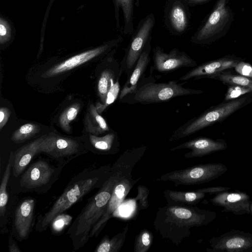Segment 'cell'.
I'll use <instances>...</instances> for the list:
<instances>
[{"mask_svg": "<svg viewBox=\"0 0 252 252\" xmlns=\"http://www.w3.org/2000/svg\"><path fill=\"white\" fill-rule=\"evenodd\" d=\"M131 152V148L126 150L116 160L111 166L108 179L97 193L90 198L71 223L67 233L69 235L74 251L86 244L90 239L91 230L104 214L114 187L121 175Z\"/></svg>", "mask_w": 252, "mask_h": 252, "instance_id": "obj_1", "label": "cell"}, {"mask_svg": "<svg viewBox=\"0 0 252 252\" xmlns=\"http://www.w3.org/2000/svg\"><path fill=\"white\" fill-rule=\"evenodd\" d=\"M216 217L215 212L196 206L167 204L158 209L154 226L162 239L178 246L190 236L192 228L206 226Z\"/></svg>", "mask_w": 252, "mask_h": 252, "instance_id": "obj_2", "label": "cell"}, {"mask_svg": "<svg viewBox=\"0 0 252 252\" xmlns=\"http://www.w3.org/2000/svg\"><path fill=\"white\" fill-rule=\"evenodd\" d=\"M111 170L110 165H105L92 172L83 173L80 177H76L49 211L38 217L36 230L39 232L45 231L57 216L69 209L93 189L100 188L108 179Z\"/></svg>", "mask_w": 252, "mask_h": 252, "instance_id": "obj_3", "label": "cell"}, {"mask_svg": "<svg viewBox=\"0 0 252 252\" xmlns=\"http://www.w3.org/2000/svg\"><path fill=\"white\" fill-rule=\"evenodd\" d=\"M156 77L152 75L143 77L136 89L125 96L120 102L128 104H154L168 101L179 96L198 94L204 92L200 90L183 87V85L187 82L185 81L181 83L175 80L156 83Z\"/></svg>", "mask_w": 252, "mask_h": 252, "instance_id": "obj_4", "label": "cell"}, {"mask_svg": "<svg viewBox=\"0 0 252 252\" xmlns=\"http://www.w3.org/2000/svg\"><path fill=\"white\" fill-rule=\"evenodd\" d=\"M147 148V146L145 145L132 148L130 157L121 175L114 187L111 197L105 211L100 220L91 230L90 238L94 236L96 237L99 234L109 220L113 216L114 213L122 203L130 190L141 179V177L133 179L131 173L134 167L145 154Z\"/></svg>", "mask_w": 252, "mask_h": 252, "instance_id": "obj_5", "label": "cell"}, {"mask_svg": "<svg viewBox=\"0 0 252 252\" xmlns=\"http://www.w3.org/2000/svg\"><path fill=\"white\" fill-rule=\"evenodd\" d=\"M251 101L250 98L242 97L211 107L178 127L173 131L168 141H177L220 122Z\"/></svg>", "mask_w": 252, "mask_h": 252, "instance_id": "obj_6", "label": "cell"}, {"mask_svg": "<svg viewBox=\"0 0 252 252\" xmlns=\"http://www.w3.org/2000/svg\"><path fill=\"white\" fill-rule=\"evenodd\" d=\"M229 0H218L205 21L191 37L195 44H207L223 36L228 31L234 18L228 5Z\"/></svg>", "mask_w": 252, "mask_h": 252, "instance_id": "obj_7", "label": "cell"}, {"mask_svg": "<svg viewBox=\"0 0 252 252\" xmlns=\"http://www.w3.org/2000/svg\"><path fill=\"white\" fill-rule=\"evenodd\" d=\"M227 171V167L221 163L199 164L166 173L156 181L172 182L176 187L196 185L214 180Z\"/></svg>", "mask_w": 252, "mask_h": 252, "instance_id": "obj_8", "label": "cell"}, {"mask_svg": "<svg viewBox=\"0 0 252 252\" xmlns=\"http://www.w3.org/2000/svg\"><path fill=\"white\" fill-rule=\"evenodd\" d=\"M155 24V17L153 13H150L140 20L131 34L125 55L120 62L124 72L127 76L132 72L147 43L152 40Z\"/></svg>", "mask_w": 252, "mask_h": 252, "instance_id": "obj_9", "label": "cell"}, {"mask_svg": "<svg viewBox=\"0 0 252 252\" xmlns=\"http://www.w3.org/2000/svg\"><path fill=\"white\" fill-rule=\"evenodd\" d=\"M39 153H44L54 160L64 165L81 154L80 146L76 140L58 135L41 137Z\"/></svg>", "mask_w": 252, "mask_h": 252, "instance_id": "obj_10", "label": "cell"}, {"mask_svg": "<svg viewBox=\"0 0 252 252\" xmlns=\"http://www.w3.org/2000/svg\"><path fill=\"white\" fill-rule=\"evenodd\" d=\"M153 65L150 68V73L154 71L158 73H167L182 67H194L197 63L187 53L176 48L168 53L159 46L153 50Z\"/></svg>", "mask_w": 252, "mask_h": 252, "instance_id": "obj_11", "label": "cell"}, {"mask_svg": "<svg viewBox=\"0 0 252 252\" xmlns=\"http://www.w3.org/2000/svg\"><path fill=\"white\" fill-rule=\"evenodd\" d=\"M208 252H252V233L231 230L209 241Z\"/></svg>", "mask_w": 252, "mask_h": 252, "instance_id": "obj_12", "label": "cell"}, {"mask_svg": "<svg viewBox=\"0 0 252 252\" xmlns=\"http://www.w3.org/2000/svg\"><path fill=\"white\" fill-rule=\"evenodd\" d=\"M189 5L184 0H167L164 12V24L172 34L180 35L189 24Z\"/></svg>", "mask_w": 252, "mask_h": 252, "instance_id": "obj_13", "label": "cell"}, {"mask_svg": "<svg viewBox=\"0 0 252 252\" xmlns=\"http://www.w3.org/2000/svg\"><path fill=\"white\" fill-rule=\"evenodd\" d=\"M123 40V37L119 36L95 48L75 55L50 68L42 76L44 77H51L72 69L97 56L103 54L113 48L117 47Z\"/></svg>", "mask_w": 252, "mask_h": 252, "instance_id": "obj_14", "label": "cell"}, {"mask_svg": "<svg viewBox=\"0 0 252 252\" xmlns=\"http://www.w3.org/2000/svg\"><path fill=\"white\" fill-rule=\"evenodd\" d=\"M56 169L44 160L33 163L22 174L19 184L21 188L34 190L46 186L55 175Z\"/></svg>", "mask_w": 252, "mask_h": 252, "instance_id": "obj_15", "label": "cell"}, {"mask_svg": "<svg viewBox=\"0 0 252 252\" xmlns=\"http://www.w3.org/2000/svg\"><path fill=\"white\" fill-rule=\"evenodd\" d=\"M227 191L215 193L210 201L215 206L222 207L221 212L223 213L230 212L238 216L250 214L252 201L250 196L245 192L238 190Z\"/></svg>", "mask_w": 252, "mask_h": 252, "instance_id": "obj_16", "label": "cell"}, {"mask_svg": "<svg viewBox=\"0 0 252 252\" xmlns=\"http://www.w3.org/2000/svg\"><path fill=\"white\" fill-rule=\"evenodd\" d=\"M226 142L223 139L214 140L200 137L183 143L169 149L170 151L187 149L190 150L184 155L187 158H200L212 153L225 150Z\"/></svg>", "mask_w": 252, "mask_h": 252, "instance_id": "obj_17", "label": "cell"}, {"mask_svg": "<svg viewBox=\"0 0 252 252\" xmlns=\"http://www.w3.org/2000/svg\"><path fill=\"white\" fill-rule=\"evenodd\" d=\"M239 61L236 58L225 57L208 62L193 67L181 76L179 81L187 82L190 79L209 78L225 70L234 68Z\"/></svg>", "mask_w": 252, "mask_h": 252, "instance_id": "obj_18", "label": "cell"}, {"mask_svg": "<svg viewBox=\"0 0 252 252\" xmlns=\"http://www.w3.org/2000/svg\"><path fill=\"white\" fill-rule=\"evenodd\" d=\"M35 201L26 199L17 207L14 216V228L16 236L20 240L28 238L32 226Z\"/></svg>", "mask_w": 252, "mask_h": 252, "instance_id": "obj_19", "label": "cell"}, {"mask_svg": "<svg viewBox=\"0 0 252 252\" xmlns=\"http://www.w3.org/2000/svg\"><path fill=\"white\" fill-rule=\"evenodd\" d=\"M151 50V40L146 45L131 73L127 76L126 81L121 88L119 95V101L127 94L133 92L140 81L145 76L146 70L150 63Z\"/></svg>", "mask_w": 252, "mask_h": 252, "instance_id": "obj_20", "label": "cell"}, {"mask_svg": "<svg viewBox=\"0 0 252 252\" xmlns=\"http://www.w3.org/2000/svg\"><path fill=\"white\" fill-rule=\"evenodd\" d=\"M124 73L123 67L118 62L113 67L104 69L101 72L97 82V91L101 102L99 104H104L108 93L116 84L119 83L122 74Z\"/></svg>", "mask_w": 252, "mask_h": 252, "instance_id": "obj_21", "label": "cell"}, {"mask_svg": "<svg viewBox=\"0 0 252 252\" xmlns=\"http://www.w3.org/2000/svg\"><path fill=\"white\" fill-rule=\"evenodd\" d=\"M41 137L22 147L14 153L12 173L15 178L21 175L33 158L39 153Z\"/></svg>", "mask_w": 252, "mask_h": 252, "instance_id": "obj_22", "label": "cell"}, {"mask_svg": "<svg viewBox=\"0 0 252 252\" xmlns=\"http://www.w3.org/2000/svg\"><path fill=\"white\" fill-rule=\"evenodd\" d=\"M206 194L197 189L185 191L166 189L163 191L167 204L176 205L194 206L205 197Z\"/></svg>", "mask_w": 252, "mask_h": 252, "instance_id": "obj_23", "label": "cell"}, {"mask_svg": "<svg viewBox=\"0 0 252 252\" xmlns=\"http://www.w3.org/2000/svg\"><path fill=\"white\" fill-rule=\"evenodd\" d=\"M116 26L120 27L119 14L122 9L124 17L123 32L126 35H131L134 29L133 26L134 0H114Z\"/></svg>", "mask_w": 252, "mask_h": 252, "instance_id": "obj_24", "label": "cell"}, {"mask_svg": "<svg viewBox=\"0 0 252 252\" xmlns=\"http://www.w3.org/2000/svg\"><path fill=\"white\" fill-rule=\"evenodd\" d=\"M90 141L95 149L104 154H116L120 149L119 137L115 131L101 137L91 134Z\"/></svg>", "mask_w": 252, "mask_h": 252, "instance_id": "obj_25", "label": "cell"}, {"mask_svg": "<svg viewBox=\"0 0 252 252\" xmlns=\"http://www.w3.org/2000/svg\"><path fill=\"white\" fill-rule=\"evenodd\" d=\"M85 126L87 132L95 135L109 130L106 121L93 104L90 105L88 112L86 115Z\"/></svg>", "mask_w": 252, "mask_h": 252, "instance_id": "obj_26", "label": "cell"}, {"mask_svg": "<svg viewBox=\"0 0 252 252\" xmlns=\"http://www.w3.org/2000/svg\"><path fill=\"white\" fill-rule=\"evenodd\" d=\"M129 225V223H126L122 231L111 238L107 235L103 237L94 252H119L124 245Z\"/></svg>", "mask_w": 252, "mask_h": 252, "instance_id": "obj_27", "label": "cell"}, {"mask_svg": "<svg viewBox=\"0 0 252 252\" xmlns=\"http://www.w3.org/2000/svg\"><path fill=\"white\" fill-rule=\"evenodd\" d=\"M14 153L11 152L3 173L0 187V216H4L8 202V195L7 192V187L11 174V168L13 166Z\"/></svg>", "mask_w": 252, "mask_h": 252, "instance_id": "obj_28", "label": "cell"}, {"mask_svg": "<svg viewBox=\"0 0 252 252\" xmlns=\"http://www.w3.org/2000/svg\"><path fill=\"white\" fill-rule=\"evenodd\" d=\"M209 78L220 80L229 85H239L252 89V78L241 75L222 72L212 75Z\"/></svg>", "mask_w": 252, "mask_h": 252, "instance_id": "obj_29", "label": "cell"}, {"mask_svg": "<svg viewBox=\"0 0 252 252\" xmlns=\"http://www.w3.org/2000/svg\"><path fill=\"white\" fill-rule=\"evenodd\" d=\"M40 129V126L36 124H25L14 132L11 139L15 143H22L37 133Z\"/></svg>", "mask_w": 252, "mask_h": 252, "instance_id": "obj_30", "label": "cell"}, {"mask_svg": "<svg viewBox=\"0 0 252 252\" xmlns=\"http://www.w3.org/2000/svg\"><path fill=\"white\" fill-rule=\"evenodd\" d=\"M153 233L150 230L142 229L135 236L133 252H147L152 245Z\"/></svg>", "mask_w": 252, "mask_h": 252, "instance_id": "obj_31", "label": "cell"}, {"mask_svg": "<svg viewBox=\"0 0 252 252\" xmlns=\"http://www.w3.org/2000/svg\"><path fill=\"white\" fill-rule=\"evenodd\" d=\"M80 108L79 103H74L68 107L60 115L59 123L62 128L67 132H70V123L77 117Z\"/></svg>", "mask_w": 252, "mask_h": 252, "instance_id": "obj_32", "label": "cell"}, {"mask_svg": "<svg viewBox=\"0 0 252 252\" xmlns=\"http://www.w3.org/2000/svg\"><path fill=\"white\" fill-rule=\"evenodd\" d=\"M252 92V89L249 87L239 85H230L225 94L224 101L238 98L240 96Z\"/></svg>", "mask_w": 252, "mask_h": 252, "instance_id": "obj_33", "label": "cell"}, {"mask_svg": "<svg viewBox=\"0 0 252 252\" xmlns=\"http://www.w3.org/2000/svg\"><path fill=\"white\" fill-rule=\"evenodd\" d=\"M137 194L135 200L138 202L140 210H145L149 206L148 196L149 189L145 186L140 185L137 188Z\"/></svg>", "mask_w": 252, "mask_h": 252, "instance_id": "obj_34", "label": "cell"}, {"mask_svg": "<svg viewBox=\"0 0 252 252\" xmlns=\"http://www.w3.org/2000/svg\"><path fill=\"white\" fill-rule=\"evenodd\" d=\"M12 37L10 25L5 18H0V43L1 45L7 42Z\"/></svg>", "mask_w": 252, "mask_h": 252, "instance_id": "obj_35", "label": "cell"}, {"mask_svg": "<svg viewBox=\"0 0 252 252\" xmlns=\"http://www.w3.org/2000/svg\"><path fill=\"white\" fill-rule=\"evenodd\" d=\"M72 217L64 214H60L57 216L50 224L53 231L56 232H61L71 221Z\"/></svg>", "mask_w": 252, "mask_h": 252, "instance_id": "obj_36", "label": "cell"}, {"mask_svg": "<svg viewBox=\"0 0 252 252\" xmlns=\"http://www.w3.org/2000/svg\"><path fill=\"white\" fill-rule=\"evenodd\" d=\"M234 68L240 75L252 78V66L250 63L239 61Z\"/></svg>", "mask_w": 252, "mask_h": 252, "instance_id": "obj_37", "label": "cell"}, {"mask_svg": "<svg viewBox=\"0 0 252 252\" xmlns=\"http://www.w3.org/2000/svg\"><path fill=\"white\" fill-rule=\"evenodd\" d=\"M11 112L6 107H1L0 109V129L5 125L10 116Z\"/></svg>", "mask_w": 252, "mask_h": 252, "instance_id": "obj_38", "label": "cell"}, {"mask_svg": "<svg viewBox=\"0 0 252 252\" xmlns=\"http://www.w3.org/2000/svg\"><path fill=\"white\" fill-rule=\"evenodd\" d=\"M230 189V188L225 187H212L202 189H197V190L205 192L206 194H215L220 191L228 190Z\"/></svg>", "mask_w": 252, "mask_h": 252, "instance_id": "obj_39", "label": "cell"}, {"mask_svg": "<svg viewBox=\"0 0 252 252\" xmlns=\"http://www.w3.org/2000/svg\"><path fill=\"white\" fill-rule=\"evenodd\" d=\"M9 251L10 252H20L21 251L18 247L16 243L10 236L9 238Z\"/></svg>", "mask_w": 252, "mask_h": 252, "instance_id": "obj_40", "label": "cell"}, {"mask_svg": "<svg viewBox=\"0 0 252 252\" xmlns=\"http://www.w3.org/2000/svg\"><path fill=\"white\" fill-rule=\"evenodd\" d=\"M189 5H195L206 3L211 0H184Z\"/></svg>", "mask_w": 252, "mask_h": 252, "instance_id": "obj_41", "label": "cell"}, {"mask_svg": "<svg viewBox=\"0 0 252 252\" xmlns=\"http://www.w3.org/2000/svg\"><path fill=\"white\" fill-rule=\"evenodd\" d=\"M250 210H251V213H250V214L252 215V202H251V204Z\"/></svg>", "mask_w": 252, "mask_h": 252, "instance_id": "obj_42", "label": "cell"}]
</instances>
